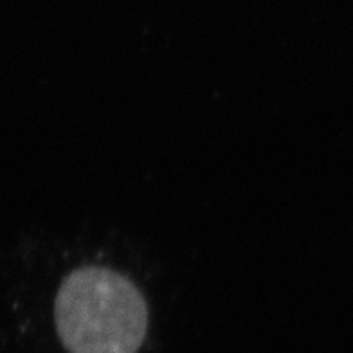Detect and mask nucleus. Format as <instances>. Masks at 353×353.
Masks as SVG:
<instances>
[{"instance_id":"1","label":"nucleus","mask_w":353,"mask_h":353,"mask_svg":"<svg viewBox=\"0 0 353 353\" xmlns=\"http://www.w3.org/2000/svg\"><path fill=\"white\" fill-rule=\"evenodd\" d=\"M56 328L69 353H137L148 330L139 288L105 267H83L63 281Z\"/></svg>"}]
</instances>
